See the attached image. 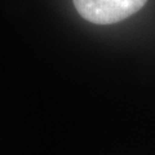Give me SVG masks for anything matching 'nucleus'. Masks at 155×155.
Returning a JSON list of instances; mask_svg holds the SVG:
<instances>
[{
    "mask_svg": "<svg viewBox=\"0 0 155 155\" xmlns=\"http://www.w3.org/2000/svg\"><path fill=\"white\" fill-rule=\"evenodd\" d=\"M147 0H72L78 13L96 25H111L137 13Z\"/></svg>",
    "mask_w": 155,
    "mask_h": 155,
    "instance_id": "nucleus-1",
    "label": "nucleus"
}]
</instances>
